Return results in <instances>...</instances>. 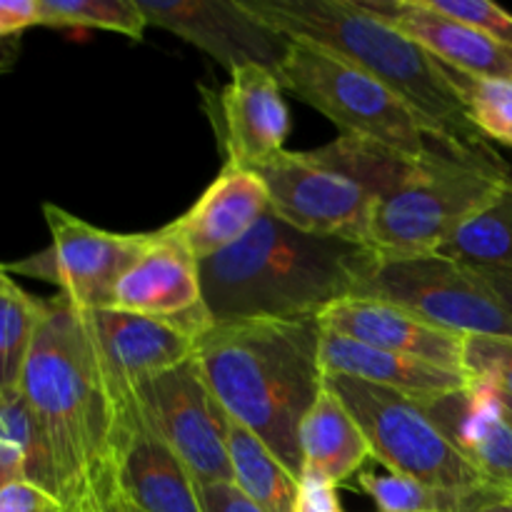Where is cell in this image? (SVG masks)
<instances>
[{"label":"cell","mask_w":512,"mask_h":512,"mask_svg":"<svg viewBox=\"0 0 512 512\" xmlns=\"http://www.w3.org/2000/svg\"><path fill=\"white\" fill-rule=\"evenodd\" d=\"M20 393L48 450L65 510L118 490L138 398L128 403L115 390L90 310L65 295L45 300Z\"/></svg>","instance_id":"1"},{"label":"cell","mask_w":512,"mask_h":512,"mask_svg":"<svg viewBox=\"0 0 512 512\" xmlns=\"http://www.w3.org/2000/svg\"><path fill=\"white\" fill-rule=\"evenodd\" d=\"M378 250L310 235L270 210L240 243L200 260V280L215 325L248 320H315L353 298Z\"/></svg>","instance_id":"2"},{"label":"cell","mask_w":512,"mask_h":512,"mask_svg":"<svg viewBox=\"0 0 512 512\" xmlns=\"http://www.w3.org/2000/svg\"><path fill=\"white\" fill-rule=\"evenodd\" d=\"M320 320H248L213 325L198 340L205 380L230 420L258 435L300 478V425L323 390Z\"/></svg>","instance_id":"3"},{"label":"cell","mask_w":512,"mask_h":512,"mask_svg":"<svg viewBox=\"0 0 512 512\" xmlns=\"http://www.w3.org/2000/svg\"><path fill=\"white\" fill-rule=\"evenodd\" d=\"M245 8L290 40L320 45L365 70L403 98L423 123L463 150L493 145L470 123L463 95L448 65L435 60L355 0H243Z\"/></svg>","instance_id":"4"},{"label":"cell","mask_w":512,"mask_h":512,"mask_svg":"<svg viewBox=\"0 0 512 512\" xmlns=\"http://www.w3.org/2000/svg\"><path fill=\"white\" fill-rule=\"evenodd\" d=\"M275 78L283 90L298 95L303 103L338 125L343 138L383 145L413 160L495 150H463L448 143L435 135L423 123V118L388 85L355 68L340 55L305 40H290L288 55L275 70Z\"/></svg>","instance_id":"5"},{"label":"cell","mask_w":512,"mask_h":512,"mask_svg":"<svg viewBox=\"0 0 512 512\" xmlns=\"http://www.w3.org/2000/svg\"><path fill=\"white\" fill-rule=\"evenodd\" d=\"M510 185L512 165L498 150L420 160L373 205L368 245L380 255L438 253Z\"/></svg>","instance_id":"6"},{"label":"cell","mask_w":512,"mask_h":512,"mask_svg":"<svg viewBox=\"0 0 512 512\" xmlns=\"http://www.w3.org/2000/svg\"><path fill=\"white\" fill-rule=\"evenodd\" d=\"M325 388L343 400L368 438L373 460L385 468L463 498L500 490L453 448L418 398L348 375H325Z\"/></svg>","instance_id":"7"},{"label":"cell","mask_w":512,"mask_h":512,"mask_svg":"<svg viewBox=\"0 0 512 512\" xmlns=\"http://www.w3.org/2000/svg\"><path fill=\"white\" fill-rule=\"evenodd\" d=\"M353 298L393 303L448 333L512 338V313L473 265L445 255H380Z\"/></svg>","instance_id":"8"},{"label":"cell","mask_w":512,"mask_h":512,"mask_svg":"<svg viewBox=\"0 0 512 512\" xmlns=\"http://www.w3.org/2000/svg\"><path fill=\"white\" fill-rule=\"evenodd\" d=\"M255 173L270 195V210L293 228L368 245L375 195L318 150H283Z\"/></svg>","instance_id":"9"},{"label":"cell","mask_w":512,"mask_h":512,"mask_svg":"<svg viewBox=\"0 0 512 512\" xmlns=\"http://www.w3.org/2000/svg\"><path fill=\"white\" fill-rule=\"evenodd\" d=\"M53 243L30 258L3 265L5 273L43 280L78 308H108L120 275L148 243L150 233H110L75 218L58 205H43Z\"/></svg>","instance_id":"10"},{"label":"cell","mask_w":512,"mask_h":512,"mask_svg":"<svg viewBox=\"0 0 512 512\" xmlns=\"http://www.w3.org/2000/svg\"><path fill=\"white\" fill-rule=\"evenodd\" d=\"M138 405L165 443L188 465L198 485L233 483L228 453L230 415L205 380L198 360L148 380L135 390Z\"/></svg>","instance_id":"11"},{"label":"cell","mask_w":512,"mask_h":512,"mask_svg":"<svg viewBox=\"0 0 512 512\" xmlns=\"http://www.w3.org/2000/svg\"><path fill=\"white\" fill-rule=\"evenodd\" d=\"M108 308L165 320L198 340L215 325L203 295L200 260L173 223L148 235L145 248L115 283Z\"/></svg>","instance_id":"12"},{"label":"cell","mask_w":512,"mask_h":512,"mask_svg":"<svg viewBox=\"0 0 512 512\" xmlns=\"http://www.w3.org/2000/svg\"><path fill=\"white\" fill-rule=\"evenodd\" d=\"M148 25L168 30L218 60L228 73L243 65L278 70L290 38L250 13L243 0H138Z\"/></svg>","instance_id":"13"},{"label":"cell","mask_w":512,"mask_h":512,"mask_svg":"<svg viewBox=\"0 0 512 512\" xmlns=\"http://www.w3.org/2000/svg\"><path fill=\"white\" fill-rule=\"evenodd\" d=\"M205 100L225 165L258 170L285 150L290 113L273 70L243 65L213 98L205 93Z\"/></svg>","instance_id":"14"},{"label":"cell","mask_w":512,"mask_h":512,"mask_svg":"<svg viewBox=\"0 0 512 512\" xmlns=\"http://www.w3.org/2000/svg\"><path fill=\"white\" fill-rule=\"evenodd\" d=\"M105 368L120 398L135 403V390L148 380L188 363L198 353V338L178 325L115 308L90 310Z\"/></svg>","instance_id":"15"},{"label":"cell","mask_w":512,"mask_h":512,"mask_svg":"<svg viewBox=\"0 0 512 512\" xmlns=\"http://www.w3.org/2000/svg\"><path fill=\"white\" fill-rule=\"evenodd\" d=\"M453 448L500 490H512V425L500 393L483 380L438 398L420 400Z\"/></svg>","instance_id":"16"},{"label":"cell","mask_w":512,"mask_h":512,"mask_svg":"<svg viewBox=\"0 0 512 512\" xmlns=\"http://www.w3.org/2000/svg\"><path fill=\"white\" fill-rule=\"evenodd\" d=\"M323 330L358 343L465 373V338L373 298H345L320 315Z\"/></svg>","instance_id":"17"},{"label":"cell","mask_w":512,"mask_h":512,"mask_svg":"<svg viewBox=\"0 0 512 512\" xmlns=\"http://www.w3.org/2000/svg\"><path fill=\"white\" fill-rule=\"evenodd\" d=\"M468 78L512 80V53L480 30L440 15L425 0H355Z\"/></svg>","instance_id":"18"},{"label":"cell","mask_w":512,"mask_h":512,"mask_svg":"<svg viewBox=\"0 0 512 512\" xmlns=\"http://www.w3.org/2000/svg\"><path fill=\"white\" fill-rule=\"evenodd\" d=\"M270 213V195L255 170L223 165L175 230L185 238L198 260H208L233 248Z\"/></svg>","instance_id":"19"},{"label":"cell","mask_w":512,"mask_h":512,"mask_svg":"<svg viewBox=\"0 0 512 512\" xmlns=\"http://www.w3.org/2000/svg\"><path fill=\"white\" fill-rule=\"evenodd\" d=\"M118 488L143 512H205L198 480L153 428L140 405L120 455Z\"/></svg>","instance_id":"20"},{"label":"cell","mask_w":512,"mask_h":512,"mask_svg":"<svg viewBox=\"0 0 512 512\" xmlns=\"http://www.w3.org/2000/svg\"><path fill=\"white\" fill-rule=\"evenodd\" d=\"M320 368L325 375H348V378L398 390L418 400L438 398V395L455 393L470 385V375L463 370H450L443 365L408 358V355L388 353V350L373 348V345L358 343V340L328 333V330H323V340H320Z\"/></svg>","instance_id":"21"},{"label":"cell","mask_w":512,"mask_h":512,"mask_svg":"<svg viewBox=\"0 0 512 512\" xmlns=\"http://www.w3.org/2000/svg\"><path fill=\"white\" fill-rule=\"evenodd\" d=\"M303 468L320 470L335 485H343L373 460L368 438L353 420L343 400L330 388L320 390L300 425Z\"/></svg>","instance_id":"22"},{"label":"cell","mask_w":512,"mask_h":512,"mask_svg":"<svg viewBox=\"0 0 512 512\" xmlns=\"http://www.w3.org/2000/svg\"><path fill=\"white\" fill-rule=\"evenodd\" d=\"M228 453L233 483L263 512H295L298 478L255 433L230 420Z\"/></svg>","instance_id":"23"},{"label":"cell","mask_w":512,"mask_h":512,"mask_svg":"<svg viewBox=\"0 0 512 512\" xmlns=\"http://www.w3.org/2000/svg\"><path fill=\"white\" fill-rule=\"evenodd\" d=\"M13 480H30L55 495L53 465L23 393L0 398V485Z\"/></svg>","instance_id":"24"},{"label":"cell","mask_w":512,"mask_h":512,"mask_svg":"<svg viewBox=\"0 0 512 512\" xmlns=\"http://www.w3.org/2000/svg\"><path fill=\"white\" fill-rule=\"evenodd\" d=\"M43 310L45 300L25 293L0 265V398L20 393Z\"/></svg>","instance_id":"25"},{"label":"cell","mask_w":512,"mask_h":512,"mask_svg":"<svg viewBox=\"0 0 512 512\" xmlns=\"http://www.w3.org/2000/svg\"><path fill=\"white\" fill-rule=\"evenodd\" d=\"M438 255L473 268L512 270V185L470 218Z\"/></svg>","instance_id":"26"},{"label":"cell","mask_w":512,"mask_h":512,"mask_svg":"<svg viewBox=\"0 0 512 512\" xmlns=\"http://www.w3.org/2000/svg\"><path fill=\"white\" fill-rule=\"evenodd\" d=\"M358 485L363 488V493L373 498L380 512H468L480 498L488 495L463 498V495L445 493V490L425 485L390 468H363L358 473ZM490 493H495V490H490Z\"/></svg>","instance_id":"27"},{"label":"cell","mask_w":512,"mask_h":512,"mask_svg":"<svg viewBox=\"0 0 512 512\" xmlns=\"http://www.w3.org/2000/svg\"><path fill=\"white\" fill-rule=\"evenodd\" d=\"M40 25L53 28H98L140 40L148 18L138 0H38Z\"/></svg>","instance_id":"28"},{"label":"cell","mask_w":512,"mask_h":512,"mask_svg":"<svg viewBox=\"0 0 512 512\" xmlns=\"http://www.w3.org/2000/svg\"><path fill=\"white\" fill-rule=\"evenodd\" d=\"M453 75L470 123L488 143H503L512 148V80L468 78L455 70Z\"/></svg>","instance_id":"29"},{"label":"cell","mask_w":512,"mask_h":512,"mask_svg":"<svg viewBox=\"0 0 512 512\" xmlns=\"http://www.w3.org/2000/svg\"><path fill=\"white\" fill-rule=\"evenodd\" d=\"M463 365L470 380H483L512 398V338L470 335L465 338Z\"/></svg>","instance_id":"30"},{"label":"cell","mask_w":512,"mask_h":512,"mask_svg":"<svg viewBox=\"0 0 512 512\" xmlns=\"http://www.w3.org/2000/svg\"><path fill=\"white\" fill-rule=\"evenodd\" d=\"M435 13L480 30L512 53V15L488 0H425Z\"/></svg>","instance_id":"31"},{"label":"cell","mask_w":512,"mask_h":512,"mask_svg":"<svg viewBox=\"0 0 512 512\" xmlns=\"http://www.w3.org/2000/svg\"><path fill=\"white\" fill-rule=\"evenodd\" d=\"M0 512H68L65 505L43 485L13 480L0 485Z\"/></svg>","instance_id":"32"},{"label":"cell","mask_w":512,"mask_h":512,"mask_svg":"<svg viewBox=\"0 0 512 512\" xmlns=\"http://www.w3.org/2000/svg\"><path fill=\"white\" fill-rule=\"evenodd\" d=\"M295 512H343L338 500V485L325 473L305 465L298 478Z\"/></svg>","instance_id":"33"},{"label":"cell","mask_w":512,"mask_h":512,"mask_svg":"<svg viewBox=\"0 0 512 512\" xmlns=\"http://www.w3.org/2000/svg\"><path fill=\"white\" fill-rule=\"evenodd\" d=\"M205 512H263L235 483L198 485Z\"/></svg>","instance_id":"34"},{"label":"cell","mask_w":512,"mask_h":512,"mask_svg":"<svg viewBox=\"0 0 512 512\" xmlns=\"http://www.w3.org/2000/svg\"><path fill=\"white\" fill-rule=\"evenodd\" d=\"M40 25L38 0H0V38H13Z\"/></svg>","instance_id":"35"},{"label":"cell","mask_w":512,"mask_h":512,"mask_svg":"<svg viewBox=\"0 0 512 512\" xmlns=\"http://www.w3.org/2000/svg\"><path fill=\"white\" fill-rule=\"evenodd\" d=\"M68 512H143V510H140L138 505L130 503V500L125 498L118 488V490H113V493L100 495V498H95V500H88V503L78 505V508H73Z\"/></svg>","instance_id":"36"},{"label":"cell","mask_w":512,"mask_h":512,"mask_svg":"<svg viewBox=\"0 0 512 512\" xmlns=\"http://www.w3.org/2000/svg\"><path fill=\"white\" fill-rule=\"evenodd\" d=\"M483 275L485 283L493 288V293L498 295L500 303L512 313V270H498V268H475Z\"/></svg>","instance_id":"37"},{"label":"cell","mask_w":512,"mask_h":512,"mask_svg":"<svg viewBox=\"0 0 512 512\" xmlns=\"http://www.w3.org/2000/svg\"><path fill=\"white\" fill-rule=\"evenodd\" d=\"M468 512H512V493L508 490H495L480 498Z\"/></svg>","instance_id":"38"},{"label":"cell","mask_w":512,"mask_h":512,"mask_svg":"<svg viewBox=\"0 0 512 512\" xmlns=\"http://www.w3.org/2000/svg\"><path fill=\"white\" fill-rule=\"evenodd\" d=\"M500 403H503L505 418H508V423L512 425V398H508V395H500Z\"/></svg>","instance_id":"39"},{"label":"cell","mask_w":512,"mask_h":512,"mask_svg":"<svg viewBox=\"0 0 512 512\" xmlns=\"http://www.w3.org/2000/svg\"><path fill=\"white\" fill-rule=\"evenodd\" d=\"M510 493H512V490H510Z\"/></svg>","instance_id":"40"}]
</instances>
